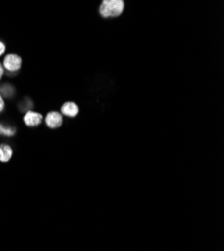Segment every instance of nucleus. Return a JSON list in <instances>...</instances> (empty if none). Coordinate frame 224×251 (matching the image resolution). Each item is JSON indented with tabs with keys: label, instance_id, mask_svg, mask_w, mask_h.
Instances as JSON below:
<instances>
[{
	"label": "nucleus",
	"instance_id": "obj_1",
	"mask_svg": "<svg viewBox=\"0 0 224 251\" xmlns=\"http://www.w3.org/2000/svg\"><path fill=\"white\" fill-rule=\"evenodd\" d=\"M100 14L103 17H117L124 10V1L122 0H107L100 6Z\"/></svg>",
	"mask_w": 224,
	"mask_h": 251
},
{
	"label": "nucleus",
	"instance_id": "obj_2",
	"mask_svg": "<svg viewBox=\"0 0 224 251\" xmlns=\"http://www.w3.org/2000/svg\"><path fill=\"white\" fill-rule=\"evenodd\" d=\"M22 57L17 54H8L3 60V67L9 72H16L22 68Z\"/></svg>",
	"mask_w": 224,
	"mask_h": 251
},
{
	"label": "nucleus",
	"instance_id": "obj_3",
	"mask_svg": "<svg viewBox=\"0 0 224 251\" xmlns=\"http://www.w3.org/2000/svg\"><path fill=\"white\" fill-rule=\"evenodd\" d=\"M46 123L49 128L56 129L59 128L63 124V116L57 112H50L46 118Z\"/></svg>",
	"mask_w": 224,
	"mask_h": 251
},
{
	"label": "nucleus",
	"instance_id": "obj_4",
	"mask_svg": "<svg viewBox=\"0 0 224 251\" xmlns=\"http://www.w3.org/2000/svg\"><path fill=\"white\" fill-rule=\"evenodd\" d=\"M24 121H25V125L28 126V127H35V126H38L40 123H42L43 116L38 113L29 111L25 114Z\"/></svg>",
	"mask_w": 224,
	"mask_h": 251
},
{
	"label": "nucleus",
	"instance_id": "obj_5",
	"mask_svg": "<svg viewBox=\"0 0 224 251\" xmlns=\"http://www.w3.org/2000/svg\"><path fill=\"white\" fill-rule=\"evenodd\" d=\"M12 149L10 146L2 144L0 145V162L7 163L12 157Z\"/></svg>",
	"mask_w": 224,
	"mask_h": 251
},
{
	"label": "nucleus",
	"instance_id": "obj_6",
	"mask_svg": "<svg viewBox=\"0 0 224 251\" xmlns=\"http://www.w3.org/2000/svg\"><path fill=\"white\" fill-rule=\"evenodd\" d=\"M62 112L64 115L68 116V117H75L78 114V107L75 102H66L63 108H62Z\"/></svg>",
	"mask_w": 224,
	"mask_h": 251
},
{
	"label": "nucleus",
	"instance_id": "obj_7",
	"mask_svg": "<svg viewBox=\"0 0 224 251\" xmlns=\"http://www.w3.org/2000/svg\"><path fill=\"white\" fill-rule=\"evenodd\" d=\"M0 134L5 136H13L15 134V130L10 127H5V126L0 124Z\"/></svg>",
	"mask_w": 224,
	"mask_h": 251
},
{
	"label": "nucleus",
	"instance_id": "obj_8",
	"mask_svg": "<svg viewBox=\"0 0 224 251\" xmlns=\"http://www.w3.org/2000/svg\"><path fill=\"white\" fill-rule=\"evenodd\" d=\"M3 109H4V100L1 97V95H0V113L3 111Z\"/></svg>",
	"mask_w": 224,
	"mask_h": 251
},
{
	"label": "nucleus",
	"instance_id": "obj_9",
	"mask_svg": "<svg viewBox=\"0 0 224 251\" xmlns=\"http://www.w3.org/2000/svg\"><path fill=\"white\" fill-rule=\"evenodd\" d=\"M5 51V46L4 44H2L1 41H0V56H1Z\"/></svg>",
	"mask_w": 224,
	"mask_h": 251
},
{
	"label": "nucleus",
	"instance_id": "obj_10",
	"mask_svg": "<svg viewBox=\"0 0 224 251\" xmlns=\"http://www.w3.org/2000/svg\"><path fill=\"white\" fill-rule=\"evenodd\" d=\"M3 74H4V69H3V67L1 66V64H0V79H1Z\"/></svg>",
	"mask_w": 224,
	"mask_h": 251
}]
</instances>
